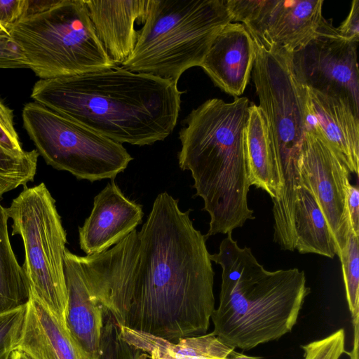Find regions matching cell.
Wrapping results in <instances>:
<instances>
[{"label":"cell","mask_w":359,"mask_h":359,"mask_svg":"<svg viewBox=\"0 0 359 359\" xmlns=\"http://www.w3.org/2000/svg\"><path fill=\"white\" fill-rule=\"evenodd\" d=\"M168 192L158 194L138 237L101 271L93 294L118 327L168 341L205 334L215 309L206 235Z\"/></svg>","instance_id":"cell-1"},{"label":"cell","mask_w":359,"mask_h":359,"mask_svg":"<svg viewBox=\"0 0 359 359\" xmlns=\"http://www.w3.org/2000/svg\"><path fill=\"white\" fill-rule=\"evenodd\" d=\"M184 93L173 81L116 67L39 79L31 97L115 142L145 146L172 133Z\"/></svg>","instance_id":"cell-2"},{"label":"cell","mask_w":359,"mask_h":359,"mask_svg":"<svg viewBox=\"0 0 359 359\" xmlns=\"http://www.w3.org/2000/svg\"><path fill=\"white\" fill-rule=\"evenodd\" d=\"M250 105L245 97L231 102L209 99L191 110L179 132V165L191 172L195 196L210 215L208 237L232 233L255 218L248 203Z\"/></svg>","instance_id":"cell-3"},{"label":"cell","mask_w":359,"mask_h":359,"mask_svg":"<svg viewBox=\"0 0 359 359\" xmlns=\"http://www.w3.org/2000/svg\"><path fill=\"white\" fill-rule=\"evenodd\" d=\"M210 257L222 269L219 304L211 316L213 334L233 349L248 351L292 331L311 292L303 271L265 269L231 233Z\"/></svg>","instance_id":"cell-4"},{"label":"cell","mask_w":359,"mask_h":359,"mask_svg":"<svg viewBox=\"0 0 359 359\" xmlns=\"http://www.w3.org/2000/svg\"><path fill=\"white\" fill-rule=\"evenodd\" d=\"M251 36L255 47L252 79L280 183L278 195L271 200L273 220L290 226L302 187L299 160L311 116L308 90L297 79L289 53Z\"/></svg>","instance_id":"cell-5"},{"label":"cell","mask_w":359,"mask_h":359,"mask_svg":"<svg viewBox=\"0 0 359 359\" xmlns=\"http://www.w3.org/2000/svg\"><path fill=\"white\" fill-rule=\"evenodd\" d=\"M231 22L224 0H149L135 48L120 67L177 83L187 69L201 66Z\"/></svg>","instance_id":"cell-6"},{"label":"cell","mask_w":359,"mask_h":359,"mask_svg":"<svg viewBox=\"0 0 359 359\" xmlns=\"http://www.w3.org/2000/svg\"><path fill=\"white\" fill-rule=\"evenodd\" d=\"M8 32L40 79L117 67L97 36L84 0H56Z\"/></svg>","instance_id":"cell-7"},{"label":"cell","mask_w":359,"mask_h":359,"mask_svg":"<svg viewBox=\"0 0 359 359\" xmlns=\"http://www.w3.org/2000/svg\"><path fill=\"white\" fill-rule=\"evenodd\" d=\"M6 212L13 220L12 235H19L23 242L22 268L30 296L67 327V233L54 198L44 183L26 187L6 208Z\"/></svg>","instance_id":"cell-8"},{"label":"cell","mask_w":359,"mask_h":359,"mask_svg":"<svg viewBox=\"0 0 359 359\" xmlns=\"http://www.w3.org/2000/svg\"><path fill=\"white\" fill-rule=\"evenodd\" d=\"M22 116L46 163L78 180H114L133 159L122 144L38 102L25 104Z\"/></svg>","instance_id":"cell-9"},{"label":"cell","mask_w":359,"mask_h":359,"mask_svg":"<svg viewBox=\"0 0 359 359\" xmlns=\"http://www.w3.org/2000/svg\"><path fill=\"white\" fill-rule=\"evenodd\" d=\"M323 0H228L232 22L291 53L312 39L336 32L322 14Z\"/></svg>","instance_id":"cell-10"},{"label":"cell","mask_w":359,"mask_h":359,"mask_svg":"<svg viewBox=\"0 0 359 359\" xmlns=\"http://www.w3.org/2000/svg\"><path fill=\"white\" fill-rule=\"evenodd\" d=\"M358 42L341 38L337 29L319 35L290 53L298 81L307 88L341 99L359 116Z\"/></svg>","instance_id":"cell-11"},{"label":"cell","mask_w":359,"mask_h":359,"mask_svg":"<svg viewBox=\"0 0 359 359\" xmlns=\"http://www.w3.org/2000/svg\"><path fill=\"white\" fill-rule=\"evenodd\" d=\"M299 168L301 185L313 194L325 216L338 255L351 229L345 208V189L351 172L312 121L302 143Z\"/></svg>","instance_id":"cell-12"},{"label":"cell","mask_w":359,"mask_h":359,"mask_svg":"<svg viewBox=\"0 0 359 359\" xmlns=\"http://www.w3.org/2000/svg\"><path fill=\"white\" fill-rule=\"evenodd\" d=\"M141 205L127 198L114 180L97 194L91 212L79 228V245L86 255L115 245L142 224Z\"/></svg>","instance_id":"cell-13"},{"label":"cell","mask_w":359,"mask_h":359,"mask_svg":"<svg viewBox=\"0 0 359 359\" xmlns=\"http://www.w3.org/2000/svg\"><path fill=\"white\" fill-rule=\"evenodd\" d=\"M255 57L254 41L240 22H229L217 34L201 67L215 85L238 97L249 81Z\"/></svg>","instance_id":"cell-14"},{"label":"cell","mask_w":359,"mask_h":359,"mask_svg":"<svg viewBox=\"0 0 359 359\" xmlns=\"http://www.w3.org/2000/svg\"><path fill=\"white\" fill-rule=\"evenodd\" d=\"M93 26L109 59L121 65L136 45V22H144L149 0H84Z\"/></svg>","instance_id":"cell-15"},{"label":"cell","mask_w":359,"mask_h":359,"mask_svg":"<svg viewBox=\"0 0 359 359\" xmlns=\"http://www.w3.org/2000/svg\"><path fill=\"white\" fill-rule=\"evenodd\" d=\"M65 276L68 304L67 326L90 359H98L101 330L104 324L102 307L92 294L79 255L66 249Z\"/></svg>","instance_id":"cell-16"},{"label":"cell","mask_w":359,"mask_h":359,"mask_svg":"<svg viewBox=\"0 0 359 359\" xmlns=\"http://www.w3.org/2000/svg\"><path fill=\"white\" fill-rule=\"evenodd\" d=\"M33 359H90L67 327L30 296L22 331L15 347Z\"/></svg>","instance_id":"cell-17"},{"label":"cell","mask_w":359,"mask_h":359,"mask_svg":"<svg viewBox=\"0 0 359 359\" xmlns=\"http://www.w3.org/2000/svg\"><path fill=\"white\" fill-rule=\"evenodd\" d=\"M313 123L351 173L359 171V116L339 98L307 88Z\"/></svg>","instance_id":"cell-18"},{"label":"cell","mask_w":359,"mask_h":359,"mask_svg":"<svg viewBox=\"0 0 359 359\" xmlns=\"http://www.w3.org/2000/svg\"><path fill=\"white\" fill-rule=\"evenodd\" d=\"M119 329L127 342L148 353L151 359H226L234 350L212 332L170 341L125 327Z\"/></svg>","instance_id":"cell-19"},{"label":"cell","mask_w":359,"mask_h":359,"mask_svg":"<svg viewBox=\"0 0 359 359\" xmlns=\"http://www.w3.org/2000/svg\"><path fill=\"white\" fill-rule=\"evenodd\" d=\"M245 142L250 184L266 191L273 200L280 192V183L266 124L254 103L249 108Z\"/></svg>","instance_id":"cell-20"},{"label":"cell","mask_w":359,"mask_h":359,"mask_svg":"<svg viewBox=\"0 0 359 359\" xmlns=\"http://www.w3.org/2000/svg\"><path fill=\"white\" fill-rule=\"evenodd\" d=\"M295 247L300 254L313 253L334 258L333 237L313 194L301 187L294 210Z\"/></svg>","instance_id":"cell-21"},{"label":"cell","mask_w":359,"mask_h":359,"mask_svg":"<svg viewBox=\"0 0 359 359\" xmlns=\"http://www.w3.org/2000/svg\"><path fill=\"white\" fill-rule=\"evenodd\" d=\"M8 219L6 208L0 203V313L25 306L30 297L24 269L10 242Z\"/></svg>","instance_id":"cell-22"},{"label":"cell","mask_w":359,"mask_h":359,"mask_svg":"<svg viewBox=\"0 0 359 359\" xmlns=\"http://www.w3.org/2000/svg\"><path fill=\"white\" fill-rule=\"evenodd\" d=\"M39 154L36 149L15 154L0 144V198L34 179Z\"/></svg>","instance_id":"cell-23"},{"label":"cell","mask_w":359,"mask_h":359,"mask_svg":"<svg viewBox=\"0 0 359 359\" xmlns=\"http://www.w3.org/2000/svg\"><path fill=\"white\" fill-rule=\"evenodd\" d=\"M341 262L346 297L355 328V346H358L359 309V236L349 229L345 246L337 255Z\"/></svg>","instance_id":"cell-24"},{"label":"cell","mask_w":359,"mask_h":359,"mask_svg":"<svg viewBox=\"0 0 359 359\" xmlns=\"http://www.w3.org/2000/svg\"><path fill=\"white\" fill-rule=\"evenodd\" d=\"M104 324L98 347V359H147L148 354L127 342L119 327L109 316L104 315Z\"/></svg>","instance_id":"cell-25"},{"label":"cell","mask_w":359,"mask_h":359,"mask_svg":"<svg viewBox=\"0 0 359 359\" xmlns=\"http://www.w3.org/2000/svg\"><path fill=\"white\" fill-rule=\"evenodd\" d=\"M25 306L0 313V359H6L15 349L24 323Z\"/></svg>","instance_id":"cell-26"},{"label":"cell","mask_w":359,"mask_h":359,"mask_svg":"<svg viewBox=\"0 0 359 359\" xmlns=\"http://www.w3.org/2000/svg\"><path fill=\"white\" fill-rule=\"evenodd\" d=\"M304 359H339L345 352V332L341 328L327 337L302 346Z\"/></svg>","instance_id":"cell-27"},{"label":"cell","mask_w":359,"mask_h":359,"mask_svg":"<svg viewBox=\"0 0 359 359\" xmlns=\"http://www.w3.org/2000/svg\"><path fill=\"white\" fill-rule=\"evenodd\" d=\"M0 144L6 150L22 154V149L14 127L13 111L0 100Z\"/></svg>","instance_id":"cell-28"},{"label":"cell","mask_w":359,"mask_h":359,"mask_svg":"<svg viewBox=\"0 0 359 359\" xmlns=\"http://www.w3.org/2000/svg\"><path fill=\"white\" fill-rule=\"evenodd\" d=\"M28 68L20 47L10 36L0 37V69Z\"/></svg>","instance_id":"cell-29"},{"label":"cell","mask_w":359,"mask_h":359,"mask_svg":"<svg viewBox=\"0 0 359 359\" xmlns=\"http://www.w3.org/2000/svg\"><path fill=\"white\" fill-rule=\"evenodd\" d=\"M27 8V0H0V25L8 31L25 16Z\"/></svg>","instance_id":"cell-30"},{"label":"cell","mask_w":359,"mask_h":359,"mask_svg":"<svg viewBox=\"0 0 359 359\" xmlns=\"http://www.w3.org/2000/svg\"><path fill=\"white\" fill-rule=\"evenodd\" d=\"M345 208L350 227L359 236V190L350 182L345 189Z\"/></svg>","instance_id":"cell-31"},{"label":"cell","mask_w":359,"mask_h":359,"mask_svg":"<svg viewBox=\"0 0 359 359\" xmlns=\"http://www.w3.org/2000/svg\"><path fill=\"white\" fill-rule=\"evenodd\" d=\"M337 29L341 38L359 41V0L352 1L348 15Z\"/></svg>","instance_id":"cell-32"},{"label":"cell","mask_w":359,"mask_h":359,"mask_svg":"<svg viewBox=\"0 0 359 359\" xmlns=\"http://www.w3.org/2000/svg\"><path fill=\"white\" fill-rule=\"evenodd\" d=\"M6 359H33L27 353L19 349H13Z\"/></svg>","instance_id":"cell-33"},{"label":"cell","mask_w":359,"mask_h":359,"mask_svg":"<svg viewBox=\"0 0 359 359\" xmlns=\"http://www.w3.org/2000/svg\"><path fill=\"white\" fill-rule=\"evenodd\" d=\"M226 359H263L262 357L249 356L242 353H238L233 350L228 355Z\"/></svg>","instance_id":"cell-34"},{"label":"cell","mask_w":359,"mask_h":359,"mask_svg":"<svg viewBox=\"0 0 359 359\" xmlns=\"http://www.w3.org/2000/svg\"><path fill=\"white\" fill-rule=\"evenodd\" d=\"M1 36H9V34L6 29L0 25V37Z\"/></svg>","instance_id":"cell-35"}]
</instances>
